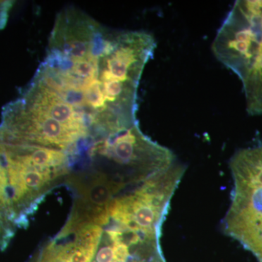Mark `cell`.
Wrapping results in <instances>:
<instances>
[{"instance_id":"obj_1","label":"cell","mask_w":262,"mask_h":262,"mask_svg":"<svg viewBox=\"0 0 262 262\" xmlns=\"http://www.w3.org/2000/svg\"><path fill=\"white\" fill-rule=\"evenodd\" d=\"M215 58L242 82L246 110L262 115V0H239L211 46Z\"/></svg>"},{"instance_id":"obj_2","label":"cell","mask_w":262,"mask_h":262,"mask_svg":"<svg viewBox=\"0 0 262 262\" xmlns=\"http://www.w3.org/2000/svg\"><path fill=\"white\" fill-rule=\"evenodd\" d=\"M11 206L8 178L1 155H0V249L8 248L16 231Z\"/></svg>"},{"instance_id":"obj_3","label":"cell","mask_w":262,"mask_h":262,"mask_svg":"<svg viewBox=\"0 0 262 262\" xmlns=\"http://www.w3.org/2000/svg\"><path fill=\"white\" fill-rule=\"evenodd\" d=\"M13 5V2L0 1V29H3L6 25Z\"/></svg>"}]
</instances>
